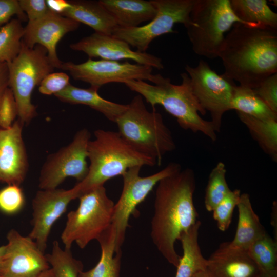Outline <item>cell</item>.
<instances>
[{
    "instance_id": "37",
    "label": "cell",
    "mask_w": 277,
    "mask_h": 277,
    "mask_svg": "<svg viewBox=\"0 0 277 277\" xmlns=\"http://www.w3.org/2000/svg\"><path fill=\"white\" fill-rule=\"evenodd\" d=\"M69 76L65 72H51L46 75L39 85L38 91L44 95H54L69 84Z\"/></svg>"
},
{
    "instance_id": "24",
    "label": "cell",
    "mask_w": 277,
    "mask_h": 277,
    "mask_svg": "<svg viewBox=\"0 0 277 277\" xmlns=\"http://www.w3.org/2000/svg\"><path fill=\"white\" fill-rule=\"evenodd\" d=\"M201 222H197L187 231L183 232L181 241L183 255L180 257L175 277H193L199 272L207 269L208 260L201 252L199 244V231Z\"/></svg>"
},
{
    "instance_id": "16",
    "label": "cell",
    "mask_w": 277,
    "mask_h": 277,
    "mask_svg": "<svg viewBox=\"0 0 277 277\" xmlns=\"http://www.w3.org/2000/svg\"><path fill=\"white\" fill-rule=\"evenodd\" d=\"M70 48L74 51L84 52L90 58L100 57L113 61L130 60L137 64L158 70L164 68L161 58L146 52L132 50L128 43L112 35L94 32L71 44Z\"/></svg>"
},
{
    "instance_id": "43",
    "label": "cell",
    "mask_w": 277,
    "mask_h": 277,
    "mask_svg": "<svg viewBox=\"0 0 277 277\" xmlns=\"http://www.w3.org/2000/svg\"><path fill=\"white\" fill-rule=\"evenodd\" d=\"M258 277H277V268L269 271H260Z\"/></svg>"
},
{
    "instance_id": "6",
    "label": "cell",
    "mask_w": 277,
    "mask_h": 277,
    "mask_svg": "<svg viewBox=\"0 0 277 277\" xmlns=\"http://www.w3.org/2000/svg\"><path fill=\"white\" fill-rule=\"evenodd\" d=\"M242 22L232 11L230 0H194L185 26L193 52L211 60L219 57L225 34Z\"/></svg>"
},
{
    "instance_id": "31",
    "label": "cell",
    "mask_w": 277,
    "mask_h": 277,
    "mask_svg": "<svg viewBox=\"0 0 277 277\" xmlns=\"http://www.w3.org/2000/svg\"><path fill=\"white\" fill-rule=\"evenodd\" d=\"M226 172L225 164L220 162L209 175L204 197L205 207L208 211H212L231 190L227 182Z\"/></svg>"
},
{
    "instance_id": "42",
    "label": "cell",
    "mask_w": 277,
    "mask_h": 277,
    "mask_svg": "<svg viewBox=\"0 0 277 277\" xmlns=\"http://www.w3.org/2000/svg\"><path fill=\"white\" fill-rule=\"evenodd\" d=\"M276 202L274 201L273 204V206L272 207V211H271V224L273 227L274 233L275 232V235L276 236Z\"/></svg>"
},
{
    "instance_id": "12",
    "label": "cell",
    "mask_w": 277,
    "mask_h": 277,
    "mask_svg": "<svg viewBox=\"0 0 277 277\" xmlns=\"http://www.w3.org/2000/svg\"><path fill=\"white\" fill-rule=\"evenodd\" d=\"M90 138L88 129H81L68 145L48 157L39 174V189L57 188L69 177L78 182L85 179L88 172L87 149Z\"/></svg>"
},
{
    "instance_id": "27",
    "label": "cell",
    "mask_w": 277,
    "mask_h": 277,
    "mask_svg": "<svg viewBox=\"0 0 277 277\" xmlns=\"http://www.w3.org/2000/svg\"><path fill=\"white\" fill-rule=\"evenodd\" d=\"M236 113L262 150L276 162L277 120H261L240 112Z\"/></svg>"
},
{
    "instance_id": "5",
    "label": "cell",
    "mask_w": 277,
    "mask_h": 277,
    "mask_svg": "<svg viewBox=\"0 0 277 277\" xmlns=\"http://www.w3.org/2000/svg\"><path fill=\"white\" fill-rule=\"evenodd\" d=\"M117 124L121 136L135 150L162 163L163 156L176 148L172 133L162 115L146 108L140 95L127 104L125 111L118 117Z\"/></svg>"
},
{
    "instance_id": "4",
    "label": "cell",
    "mask_w": 277,
    "mask_h": 277,
    "mask_svg": "<svg viewBox=\"0 0 277 277\" xmlns=\"http://www.w3.org/2000/svg\"><path fill=\"white\" fill-rule=\"evenodd\" d=\"M94 139L88 145V172L85 179L74 188L78 197L97 187L104 186L109 180L123 174L134 166L157 164L153 158L135 150L118 132L97 129Z\"/></svg>"
},
{
    "instance_id": "41",
    "label": "cell",
    "mask_w": 277,
    "mask_h": 277,
    "mask_svg": "<svg viewBox=\"0 0 277 277\" xmlns=\"http://www.w3.org/2000/svg\"><path fill=\"white\" fill-rule=\"evenodd\" d=\"M9 71L6 63L0 62V95L8 87Z\"/></svg>"
},
{
    "instance_id": "36",
    "label": "cell",
    "mask_w": 277,
    "mask_h": 277,
    "mask_svg": "<svg viewBox=\"0 0 277 277\" xmlns=\"http://www.w3.org/2000/svg\"><path fill=\"white\" fill-rule=\"evenodd\" d=\"M253 90L277 114V73L264 79Z\"/></svg>"
},
{
    "instance_id": "38",
    "label": "cell",
    "mask_w": 277,
    "mask_h": 277,
    "mask_svg": "<svg viewBox=\"0 0 277 277\" xmlns=\"http://www.w3.org/2000/svg\"><path fill=\"white\" fill-rule=\"evenodd\" d=\"M18 2L27 16L28 22L40 19L49 11L45 0H19Z\"/></svg>"
},
{
    "instance_id": "25",
    "label": "cell",
    "mask_w": 277,
    "mask_h": 277,
    "mask_svg": "<svg viewBox=\"0 0 277 277\" xmlns=\"http://www.w3.org/2000/svg\"><path fill=\"white\" fill-rule=\"evenodd\" d=\"M115 232L111 226L97 239L101 256L91 269L81 271L78 277H120L122 250L116 251Z\"/></svg>"
},
{
    "instance_id": "33",
    "label": "cell",
    "mask_w": 277,
    "mask_h": 277,
    "mask_svg": "<svg viewBox=\"0 0 277 277\" xmlns=\"http://www.w3.org/2000/svg\"><path fill=\"white\" fill-rule=\"evenodd\" d=\"M241 191L231 190L212 210L213 217L220 230L226 231L229 227L233 210L239 202Z\"/></svg>"
},
{
    "instance_id": "14",
    "label": "cell",
    "mask_w": 277,
    "mask_h": 277,
    "mask_svg": "<svg viewBox=\"0 0 277 277\" xmlns=\"http://www.w3.org/2000/svg\"><path fill=\"white\" fill-rule=\"evenodd\" d=\"M0 263V276L38 277L50 268L46 255L28 235L14 229L9 231Z\"/></svg>"
},
{
    "instance_id": "46",
    "label": "cell",
    "mask_w": 277,
    "mask_h": 277,
    "mask_svg": "<svg viewBox=\"0 0 277 277\" xmlns=\"http://www.w3.org/2000/svg\"><path fill=\"white\" fill-rule=\"evenodd\" d=\"M5 249V245H2L0 246V263L1 261L2 257L4 253Z\"/></svg>"
},
{
    "instance_id": "26",
    "label": "cell",
    "mask_w": 277,
    "mask_h": 277,
    "mask_svg": "<svg viewBox=\"0 0 277 277\" xmlns=\"http://www.w3.org/2000/svg\"><path fill=\"white\" fill-rule=\"evenodd\" d=\"M231 9L244 25L277 29V13L266 0H230Z\"/></svg>"
},
{
    "instance_id": "2",
    "label": "cell",
    "mask_w": 277,
    "mask_h": 277,
    "mask_svg": "<svg viewBox=\"0 0 277 277\" xmlns=\"http://www.w3.org/2000/svg\"><path fill=\"white\" fill-rule=\"evenodd\" d=\"M219 58L224 75L253 89L277 73V29L236 23L225 36Z\"/></svg>"
},
{
    "instance_id": "21",
    "label": "cell",
    "mask_w": 277,
    "mask_h": 277,
    "mask_svg": "<svg viewBox=\"0 0 277 277\" xmlns=\"http://www.w3.org/2000/svg\"><path fill=\"white\" fill-rule=\"evenodd\" d=\"M70 7L61 15L84 24L95 32L112 35L117 24L99 1H69Z\"/></svg>"
},
{
    "instance_id": "30",
    "label": "cell",
    "mask_w": 277,
    "mask_h": 277,
    "mask_svg": "<svg viewBox=\"0 0 277 277\" xmlns=\"http://www.w3.org/2000/svg\"><path fill=\"white\" fill-rule=\"evenodd\" d=\"M46 258L55 277H78L83 270L82 262L73 256L71 249L62 248L57 241L53 242Z\"/></svg>"
},
{
    "instance_id": "23",
    "label": "cell",
    "mask_w": 277,
    "mask_h": 277,
    "mask_svg": "<svg viewBox=\"0 0 277 277\" xmlns=\"http://www.w3.org/2000/svg\"><path fill=\"white\" fill-rule=\"evenodd\" d=\"M236 207L239 215L236 232L233 240L228 243L232 248L247 250L255 241L267 232L253 209L248 194H241Z\"/></svg>"
},
{
    "instance_id": "39",
    "label": "cell",
    "mask_w": 277,
    "mask_h": 277,
    "mask_svg": "<svg viewBox=\"0 0 277 277\" xmlns=\"http://www.w3.org/2000/svg\"><path fill=\"white\" fill-rule=\"evenodd\" d=\"M16 15L18 19L26 21L27 17L22 10L17 0H0V26H3Z\"/></svg>"
},
{
    "instance_id": "32",
    "label": "cell",
    "mask_w": 277,
    "mask_h": 277,
    "mask_svg": "<svg viewBox=\"0 0 277 277\" xmlns=\"http://www.w3.org/2000/svg\"><path fill=\"white\" fill-rule=\"evenodd\" d=\"M247 251L260 271L277 268V241L267 233L255 241Z\"/></svg>"
},
{
    "instance_id": "7",
    "label": "cell",
    "mask_w": 277,
    "mask_h": 277,
    "mask_svg": "<svg viewBox=\"0 0 277 277\" xmlns=\"http://www.w3.org/2000/svg\"><path fill=\"white\" fill-rule=\"evenodd\" d=\"M77 209L67 215L61 239L64 248L71 249L73 243L85 248L97 239L111 226L114 203L104 186L93 188L79 197Z\"/></svg>"
},
{
    "instance_id": "40",
    "label": "cell",
    "mask_w": 277,
    "mask_h": 277,
    "mask_svg": "<svg viewBox=\"0 0 277 277\" xmlns=\"http://www.w3.org/2000/svg\"><path fill=\"white\" fill-rule=\"evenodd\" d=\"M46 1L49 10L60 15L70 6L69 1L48 0Z\"/></svg>"
},
{
    "instance_id": "45",
    "label": "cell",
    "mask_w": 277,
    "mask_h": 277,
    "mask_svg": "<svg viewBox=\"0 0 277 277\" xmlns=\"http://www.w3.org/2000/svg\"><path fill=\"white\" fill-rule=\"evenodd\" d=\"M193 277H211L209 273L207 271V269L202 271L196 273Z\"/></svg>"
},
{
    "instance_id": "34",
    "label": "cell",
    "mask_w": 277,
    "mask_h": 277,
    "mask_svg": "<svg viewBox=\"0 0 277 277\" xmlns=\"http://www.w3.org/2000/svg\"><path fill=\"white\" fill-rule=\"evenodd\" d=\"M23 190L17 185H7L0 190V211L7 214L18 212L25 204Z\"/></svg>"
},
{
    "instance_id": "11",
    "label": "cell",
    "mask_w": 277,
    "mask_h": 277,
    "mask_svg": "<svg viewBox=\"0 0 277 277\" xmlns=\"http://www.w3.org/2000/svg\"><path fill=\"white\" fill-rule=\"evenodd\" d=\"M157 9L155 17L147 24L133 28L117 26L112 35L122 39L137 51L146 52L149 45L156 37L175 32V24L185 26L189 21V15L194 0H151Z\"/></svg>"
},
{
    "instance_id": "22",
    "label": "cell",
    "mask_w": 277,
    "mask_h": 277,
    "mask_svg": "<svg viewBox=\"0 0 277 277\" xmlns=\"http://www.w3.org/2000/svg\"><path fill=\"white\" fill-rule=\"evenodd\" d=\"M99 2L122 28L138 27L150 21L156 15L157 9L151 1L100 0Z\"/></svg>"
},
{
    "instance_id": "8",
    "label": "cell",
    "mask_w": 277,
    "mask_h": 277,
    "mask_svg": "<svg viewBox=\"0 0 277 277\" xmlns=\"http://www.w3.org/2000/svg\"><path fill=\"white\" fill-rule=\"evenodd\" d=\"M7 64L8 87L16 102L18 119L24 124H29L37 115L31 100L33 91L54 68L44 47L36 45L31 48L23 42L18 55Z\"/></svg>"
},
{
    "instance_id": "10",
    "label": "cell",
    "mask_w": 277,
    "mask_h": 277,
    "mask_svg": "<svg viewBox=\"0 0 277 277\" xmlns=\"http://www.w3.org/2000/svg\"><path fill=\"white\" fill-rule=\"evenodd\" d=\"M141 166L129 168L122 175L123 186L121 194L114 204L111 226L115 232L116 251L121 249L128 222L136 208L147 196L150 192L163 178L182 170L180 164L169 163L161 170L149 176L140 175Z\"/></svg>"
},
{
    "instance_id": "28",
    "label": "cell",
    "mask_w": 277,
    "mask_h": 277,
    "mask_svg": "<svg viewBox=\"0 0 277 277\" xmlns=\"http://www.w3.org/2000/svg\"><path fill=\"white\" fill-rule=\"evenodd\" d=\"M231 110L261 120H277L274 112L254 92L252 88L239 85L234 90Z\"/></svg>"
},
{
    "instance_id": "15",
    "label": "cell",
    "mask_w": 277,
    "mask_h": 277,
    "mask_svg": "<svg viewBox=\"0 0 277 277\" xmlns=\"http://www.w3.org/2000/svg\"><path fill=\"white\" fill-rule=\"evenodd\" d=\"M78 198L74 187L66 190L39 189L32 202V229L28 236L44 252L49 236L56 221L66 212L71 201Z\"/></svg>"
},
{
    "instance_id": "13",
    "label": "cell",
    "mask_w": 277,
    "mask_h": 277,
    "mask_svg": "<svg viewBox=\"0 0 277 277\" xmlns=\"http://www.w3.org/2000/svg\"><path fill=\"white\" fill-rule=\"evenodd\" d=\"M61 69L68 71L74 80L98 89L110 83L124 84L131 80H147L154 84L157 77V74L152 73L153 68L148 66L90 58L80 64L63 62Z\"/></svg>"
},
{
    "instance_id": "19",
    "label": "cell",
    "mask_w": 277,
    "mask_h": 277,
    "mask_svg": "<svg viewBox=\"0 0 277 277\" xmlns=\"http://www.w3.org/2000/svg\"><path fill=\"white\" fill-rule=\"evenodd\" d=\"M208 260L207 271L211 277H258L260 270L247 250L222 243Z\"/></svg>"
},
{
    "instance_id": "35",
    "label": "cell",
    "mask_w": 277,
    "mask_h": 277,
    "mask_svg": "<svg viewBox=\"0 0 277 277\" xmlns=\"http://www.w3.org/2000/svg\"><path fill=\"white\" fill-rule=\"evenodd\" d=\"M18 116L17 104L12 90L8 87L0 95V127L10 128Z\"/></svg>"
},
{
    "instance_id": "44",
    "label": "cell",
    "mask_w": 277,
    "mask_h": 277,
    "mask_svg": "<svg viewBox=\"0 0 277 277\" xmlns=\"http://www.w3.org/2000/svg\"><path fill=\"white\" fill-rule=\"evenodd\" d=\"M38 277H55V275L50 268L42 272Z\"/></svg>"
},
{
    "instance_id": "17",
    "label": "cell",
    "mask_w": 277,
    "mask_h": 277,
    "mask_svg": "<svg viewBox=\"0 0 277 277\" xmlns=\"http://www.w3.org/2000/svg\"><path fill=\"white\" fill-rule=\"evenodd\" d=\"M80 24L49 10L40 19L28 22L24 27L22 42L31 48L36 45L44 47L53 67L61 69L63 62L57 56V45L66 34L77 30Z\"/></svg>"
},
{
    "instance_id": "1",
    "label": "cell",
    "mask_w": 277,
    "mask_h": 277,
    "mask_svg": "<svg viewBox=\"0 0 277 277\" xmlns=\"http://www.w3.org/2000/svg\"><path fill=\"white\" fill-rule=\"evenodd\" d=\"M195 188L194 172L188 168L162 179L156 185L151 237L160 253L176 267L181 256L175 243L198 221L193 202Z\"/></svg>"
},
{
    "instance_id": "3",
    "label": "cell",
    "mask_w": 277,
    "mask_h": 277,
    "mask_svg": "<svg viewBox=\"0 0 277 277\" xmlns=\"http://www.w3.org/2000/svg\"><path fill=\"white\" fill-rule=\"evenodd\" d=\"M182 83L175 85L168 78L160 74L153 84L142 80H131L124 84L136 92L150 104L153 108L162 106L174 117L179 126L184 130L201 132L212 141L217 139L216 132L210 121L203 118L206 112L200 106L193 94L190 78L186 72L181 74Z\"/></svg>"
},
{
    "instance_id": "9",
    "label": "cell",
    "mask_w": 277,
    "mask_h": 277,
    "mask_svg": "<svg viewBox=\"0 0 277 277\" xmlns=\"http://www.w3.org/2000/svg\"><path fill=\"white\" fill-rule=\"evenodd\" d=\"M193 94L202 108L208 111L215 131L221 130L223 115L231 110V102L236 85L223 74L220 75L208 63L201 60L192 67L186 65Z\"/></svg>"
},
{
    "instance_id": "47",
    "label": "cell",
    "mask_w": 277,
    "mask_h": 277,
    "mask_svg": "<svg viewBox=\"0 0 277 277\" xmlns=\"http://www.w3.org/2000/svg\"><path fill=\"white\" fill-rule=\"evenodd\" d=\"M0 277H4V276H0Z\"/></svg>"
},
{
    "instance_id": "18",
    "label": "cell",
    "mask_w": 277,
    "mask_h": 277,
    "mask_svg": "<svg viewBox=\"0 0 277 277\" xmlns=\"http://www.w3.org/2000/svg\"><path fill=\"white\" fill-rule=\"evenodd\" d=\"M24 124L18 119L10 128L0 129V182L7 185L20 186L28 170L23 138Z\"/></svg>"
},
{
    "instance_id": "20",
    "label": "cell",
    "mask_w": 277,
    "mask_h": 277,
    "mask_svg": "<svg viewBox=\"0 0 277 277\" xmlns=\"http://www.w3.org/2000/svg\"><path fill=\"white\" fill-rule=\"evenodd\" d=\"M98 89L91 86L88 88H79L70 83L54 96L65 103L88 106L103 114L109 121L115 123L126 110L127 104H118L104 99L99 95Z\"/></svg>"
},
{
    "instance_id": "29",
    "label": "cell",
    "mask_w": 277,
    "mask_h": 277,
    "mask_svg": "<svg viewBox=\"0 0 277 277\" xmlns=\"http://www.w3.org/2000/svg\"><path fill=\"white\" fill-rule=\"evenodd\" d=\"M24 27L18 19H11L0 27V62H11L19 54Z\"/></svg>"
}]
</instances>
